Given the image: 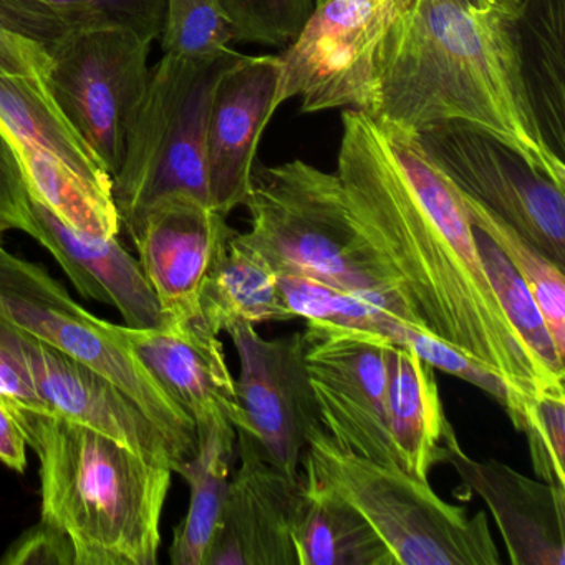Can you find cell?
Listing matches in <instances>:
<instances>
[{"label":"cell","mask_w":565,"mask_h":565,"mask_svg":"<svg viewBox=\"0 0 565 565\" xmlns=\"http://www.w3.org/2000/svg\"><path fill=\"white\" fill-rule=\"evenodd\" d=\"M236 42L286 47L312 14L313 0H220Z\"/></svg>","instance_id":"1f68e13d"},{"label":"cell","mask_w":565,"mask_h":565,"mask_svg":"<svg viewBox=\"0 0 565 565\" xmlns=\"http://www.w3.org/2000/svg\"><path fill=\"white\" fill-rule=\"evenodd\" d=\"M198 451L174 472L190 484V508L174 531L173 565H203L230 488L236 456V428L227 423L198 429Z\"/></svg>","instance_id":"d4e9b609"},{"label":"cell","mask_w":565,"mask_h":565,"mask_svg":"<svg viewBox=\"0 0 565 565\" xmlns=\"http://www.w3.org/2000/svg\"><path fill=\"white\" fill-rule=\"evenodd\" d=\"M313 2H316V6H317V4H322V2H327V0H313Z\"/></svg>","instance_id":"ab89813d"},{"label":"cell","mask_w":565,"mask_h":565,"mask_svg":"<svg viewBox=\"0 0 565 565\" xmlns=\"http://www.w3.org/2000/svg\"><path fill=\"white\" fill-rule=\"evenodd\" d=\"M67 31L41 0H0V74L44 81L51 49Z\"/></svg>","instance_id":"83f0119b"},{"label":"cell","mask_w":565,"mask_h":565,"mask_svg":"<svg viewBox=\"0 0 565 565\" xmlns=\"http://www.w3.org/2000/svg\"><path fill=\"white\" fill-rule=\"evenodd\" d=\"M226 216L188 194L154 204L131 234L141 269L171 320L203 319L200 296L221 244L234 233Z\"/></svg>","instance_id":"9a60e30c"},{"label":"cell","mask_w":565,"mask_h":565,"mask_svg":"<svg viewBox=\"0 0 565 565\" xmlns=\"http://www.w3.org/2000/svg\"><path fill=\"white\" fill-rule=\"evenodd\" d=\"M0 402L11 409L19 426L31 413L52 415L39 398L31 370L19 349L15 326L4 316H0Z\"/></svg>","instance_id":"836d02e7"},{"label":"cell","mask_w":565,"mask_h":565,"mask_svg":"<svg viewBox=\"0 0 565 565\" xmlns=\"http://www.w3.org/2000/svg\"><path fill=\"white\" fill-rule=\"evenodd\" d=\"M502 4L508 6L512 11H518L519 4H521V0H499Z\"/></svg>","instance_id":"74e56055"},{"label":"cell","mask_w":565,"mask_h":565,"mask_svg":"<svg viewBox=\"0 0 565 565\" xmlns=\"http://www.w3.org/2000/svg\"><path fill=\"white\" fill-rule=\"evenodd\" d=\"M68 29H127L143 41L160 39L167 0H41Z\"/></svg>","instance_id":"4dcf8cb0"},{"label":"cell","mask_w":565,"mask_h":565,"mask_svg":"<svg viewBox=\"0 0 565 565\" xmlns=\"http://www.w3.org/2000/svg\"><path fill=\"white\" fill-rule=\"evenodd\" d=\"M415 138L459 193L501 217L564 269V186L504 141L466 125H439Z\"/></svg>","instance_id":"30bf717a"},{"label":"cell","mask_w":565,"mask_h":565,"mask_svg":"<svg viewBox=\"0 0 565 565\" xmlns=\"http://www.w3.org/2000/svg\"><path fill=\"white\" fill-rule=\"evenodd\" d=\"M121 332L145 369L193 418L196 431L217 423L243 428L236 380L223 342L203 319L171 320L168 329L124 326Z\"/></svg>","instance_id":"ac0fdd59"},{"label":"cell","mask_w":565,"mask_h":565,"mask_svg":"<svg viewBox=\"0 0 565 565\" xmlns=\"http://www.w3.org/2000/svg\"><path fill=\"white\" fill-rule=\"evenodd\" d=\"M443 462L486 502L511 564H565V488L535 481L498 459H472L452 428L443 445Z\"/></svg>","instance_id":"e0dca14e"},{"label":"cell","mask_w":565,"mask_h":565,"mask_svg":"<svg viewBox=\"0 0 565 565\" xmlns=\"http://www.w3.org/2000/svg\"><path fill=\"white\" fill-rule=\"evenodd\" d=\"M302 335L326 431L349 451L399 466L385 415L386 360L395 343L370 330L322 320H307Z\"/></svg>","instance_id":"8fae6325"},{"label":"cell","mask_w":565,"mask_h":565,"mask_svg":"<svg viewBox=\"0 0 565 565\" xmlns=\"http://www.w3.org/2000/svg\"><path fill=\"white\" fill-rule=\"evenodd\" d=\"M239 356L237 399L244 426L259 441L269 461L299 478L307 438L322 425L310 385L302 332L267 340L254 323L234 320L224 329Z\"/></svg>","instance_id":"7c38bea8"},{"label":"cell","mask_w":565,"mask_h":565,"mask_svg":"<svg viewBox=\"0 0 565 565\" xmlns=\"http://www.w3.org/2000/svg\"><path fill=\"white\" fill-rule=\"evenodd\" d=\"M150 51L127 29H68L51 49L45 87L111 180L150 82Z\"/></svg>","instance_id":"ba28073f"},{"label":"cell","mask_w":565,"mask_h":565,"mask_svg":"<svg viewBox=\"0 0 565 565\" xmlns=\"http://www.w3.org/2000/svg\"><path fill=\"white\" fill-rule=\"evenodd\" d=\"M385 415L399 466L428 479L443 462V445L452 426L443 408L435 369L409 347H390Z\"/></svg>","instance_id":"ffe728a7"},{"label":"cell","mask_w":565,"mask_h":565,"mask_svg":"<svg viewBox=\"0 0 565 565\" xmlns=\"http://www.w3.org/2000/svg\"><path fill=\"white\" fill-rule=\"evenodd\" d=\"M535 475L565 488V388L548 390L532 402L524 428Z\"/></svg>","instance_id":"d6a6232c"},{"label":"cell","mask_w":565,"mask_h":565,"mask_svg":"<svg viewBox=\"0 0 565 565\" xmlns=\"http://www.w3.org/2000/svg\"><path fill=\"white\" fill-rule=\"evenodd\" d=\"M0 462L18 472L28 468V439L11 409L0 402Z\"/></svg>","instance_id":"8d00e7d4"},{"label":"cell","mask_w":565,"mask_h":565,"mask_svg":"<svg viewBox=\"0 0 565 565\" xmlns=\"http://www.w3.org/2000/svg\"><path fill=\"white\" fill-rule=\"evenodd\" d=\"M405 0H327L279 55L274 108L302 97V114L363 110L372 94L376 55Z\"/></svg>","instance_id":"9c48e42d"},{"label":"cell","mask_w":565,"mask_h":565,"mask_svg":"<svg viewBox=\"0 0 565 565\" xmlns=\"http://www.w3.org/2000/svg\"><path fill=\"white\" fill-rule=\"evenodd\" d=\"M201 317L220 335L234 320L289 322L297 319L284 299L279 276L234 231L217 250L200 296Z\"/></svg>","instance_id":"603a6c76"},{"label":"cell","mask_w":565,"mask_h":565,"mask_svg":"<svg viewBox=\"0 0 565 565\" xmlns=\"http://www.w3.org/2000/svg\"><path fill=\"white\" fill-rule=\"evenodd\" d=\"M475 227V226H472ZM479 253L482 264L488 270L489 280L498 294L499 302L504 309L505 316L511 320L525 345L531 350L542 369L552 379L565 380V360L558 355L551 332L545 326L544 317L539 310L537 303L532 299L531 292L525 287L524 280L515 273L514 267L505 259L494 241L486 236L482 231L476 230Z\"/></svg>","instance_id":"f1b7e54d"},{"label":"cell","mask_w":565,"mask_h":565,"mask_svg":"<svg viewBox=\"0 0 565 565\" xmlns=\"http://www.w3.org/2000/svg\"><path fill=\"white\" fill-rule=\"evenodd\" d=\"M0 127L12 147L57 158L92 186L114 194L110 173L62 114L42 78L0 74Z\"/></svg>","instance_id":"44dd1931"},{"label":"cell","mask_w":565,"mask_h":565,"mask_svg":"<svg viewBox=\"0 0 565 565\" xmlns=\"http://www.w3.org/2000/svg\"><path fill=\"white\" fill-rule=\"evenodd\" d=\"M277 85L276 55H244L217 85L207 125L206 174L211 207L223 216L246 203L257 145L276 114Z\"/></svg>","instance_id":"2e32d148"},{"label":"cell","mask_w":565,"mask_h":565,"mask_svg":"<svg viewBox=\"0 0 565 565\" xmlns=\"http://www.w3.org/2000/svg\"><path fill=\"white\" fill-rule=\"evenodd\" d=\"M32 231L61 264L84 299L110 303L131 329H168L171 319L161 307L140 263L117 237L98 239L65 226L44 204L32 200Z\"/></svg>","instance_id":"d6986e66"},{"label":"cell","mask_w":565,"mask_h":565,"mask_svg":"<svg viewBox=\"0 0 565 565\" xmlns=\"http://www.w3.org/2000/svg\"><path fill=\"white\" fill-rule=\"evenodd\" d=\"M244 206L250 230L239 233L241 239L277 276L306 277L347 292L399 296L356 230L337 173L302 160L254 167Z\"/></svg>","instance_id":"277c9868"},{"label":"cell","mask_w":565,"mask_h":565,"mask_svg":"<svg viewBox=\"0 0 565 565\" xmlns=\"http://www.w3.org/2000/svg\"><path fill=\"white\" fill-rule=\"evenodd\" d=\"M515 12L499 0H405L376 55L366 115L416 137L466 125L565 188L522 78Z\"/></svg>","instance_id":"7a4b0ae2"},{"label":"cell","mask_w":565,"mask_h":565,"mask_svg":"<svg viewBox=\"0 0 565 565\" xmlns=\"http://www.w3.org/2000/svg\"><path fill=\"white\" fill-rule=\"evenodd\" d=\"M522 78L545 143L565 161V0H521Z\"/></svg>","instance_id":"7402d4cb"},{"label":"cell","mask_w":565,"mask_h":565,"mask_svg":"<svg viewBox=\"0 0 565 565\" xmlns=\"http://www.w3.org/2000/svg\"><path fill=\"white\" fill-rule=\"evenodd\" d=\"M15 337L39 398L52 415L102 433L150 461L170 466L173 472L186 461L167 433L120 386L19 326Z\"/></svg>","instance_id":"5bb4252c"},{"label":"cell","mask_w":565,"mask_h":565,"mask_svg":"<svg viewBox=\"0 0 565 565\" xmlns=\"http://www.w3.org/2000/svg\"><path fill=\"white\" fill-rule=\"evenodd\" d=\"M236 455L239 468L203 565H299L294 529L302 472L290 478L276 468L247 429H236Z\"/></svg>","instance_id":"4fadbf2b"},{"label":"cell","mask_w":565,"mask_h":565,"mask_svg":"<svg viewBox=\"0 0 565 565\" xmlns=\"http://www.w3.org/2000/svg\"><path fill=\"white\" fill-rule=\"evenodd\" d=\"M294 544L299 565H396L369 521L303 472Z\"/></svg>","instance_id":"cb8c5ba5"},{"label":"cell","mask_w":565,"mask_h":565,"mask_svg":"<svg viewBox=\"0 0 565 565\" xmlns=\"http://www.w3.org/2000/svg\"><path fill=\"white\" fill-rule=\"evenodd\" d=\"M231 51L211 58L163 55L128 134L114 200L121 226L134 234L145 214L174 194L210 204L206 140L211 105L221 78L243 61Z\"/></svg>","instance_id":"8992f818"},{"label":"cell","mask_w":565,"mask_h":565,"mask_svg":"<svg viewBox=\"0 0 565 565\" xmlns=\"http://www.w3.org/2000/svg\"><path fill=\"white\" fill-rule=\"evenodd\" d=\"M8 231L9 227L0 221V246H2V239H4V234L8 233Z\"/></svg>","instance_id":"f35d334b"},{"label":"cell","mask_w":565,"mask_h":565,"mask_svg":"<svg viewBox=\"0 0 565 565\" xmlns=\"http://www.w3.org/2000/svg\"><path fill=\"white\" fill-rule=\"evenodd\" d=\"M2 565H75V548L64 529L41 519L0 557Z\"/></svg>","instance_id":"e575fe53"},{"label":"cell","mask_w":565,"mask_h":565,"mask_svg":"<svg viewBox=\"0 0 565 565\" xmlns=\"http://www.w3.org/2000/svg\"><path fill=\"white\" fill-rule=\"evenodd\" d=\"M0 221L11 230L31 234L32 207L24 173L11 140L0 127Z\"/></svg>","instance_id":"d590c367"},{"label":"cell","mask_w":565,"mask_h":565,"mask_svg":"<svg viewBox=\"0 0 565 565\" xmlns=\"http://www.w3.org/2000/svg\"><path fill=\"white\" fill-rule=\"evenodd\" d=\"M459 193V191H458ZM469 221L476 230L494 241L515 273L524 280L532 299L537 303L545 326L554 340L558 355L565 360V277L564 269L548 259L534 244L529 243L501 217L459 193Z\"/></svg>","instance_id":"484cf974"},{"label":"cell","mask_w":565,"mask_h":565,"mask_svg":"<svg viewBox=\"0 0 565 565\" xmlns=\"http://www.w3.org/2000/svg\"><path fill=\"white\" fill-rule=\"evenodd\" d=\"M337 177L356 230L425 332L488 366L529 403L564 388L505 316L458 190L415 137L349 108Z\"/></svg>","instance_id":"6da1fadb"},{"label":"cell","mask_w":565,"mask_h":565,"mask_svg":"<svg viewBox=\"0 0 565 565\" xmlns=\"http://www.w3.org/2000/svg\"><path fill=\"white\" fill-rule=\"evenodd\" d=\"M279 286L296 317L306 320H322L385 337L395 320L405 319L416 323L408 307L396 294L369 296L347 292L317 280L294 276H279Z\"/></svg>","instance_id":"4316f807"},{"label":"cell","mask_w":565,"mask_h":565,"mask_svg":"<svg viewBox=\"0 0 565 565\" xmlns=\"http://www.w3.org/2000/svg\"><path fill=\"white\" fill-rule=\"evenodd\" d=\"M300 471L355 508L396 565L501 564L484 512L469 518L428 479L342 448L322 425L310 429Z\"/></svg>","instance_id":"5b68a950"},{"label":"cell","mask_w":565,"mask_h":565,"mask_svg":"<svg viewBox=\"0 0 565 565\" xmlns=\"http://www.w3.org/2000/svg\"><path fill=\"white\" fill-rule=\"evenodd\" d=\"M0 316L120 386L186 461L196 455L193 418L145 369L121 327L92 316L44 267L14 256L4 246H0Z\"/></svg>","instance_id":"52a82bcc"},{"label":"cell","mask_w":565,"mask_h":565,"mask_svg":"<svg viewBox=\"0 0 565 565\" xmlns=\"http://www.w3.org/2000/svg\"><path fill=\"white\" fill-rule=\"evenodd\" d=\"M160 41L164 55L211 58L231 51L236 38L220 0H167Z\"/></svg>","instance_id":"f546056e"},{"label":"cell","mask_w":565,"mask_h":565,"mask_svg":"<svg viewBox=\"0 0 565 565\" xmlns=\"http://www.w3.org/2000/svg\"><path fill=\"white\" fill-rule=\"evenodd\" d=\"M41 462L42 519L67 532L75 565H154L173 469L58 415L21 426Z\"/></svg>","instance_id":"3957f363"}]
</instances>
